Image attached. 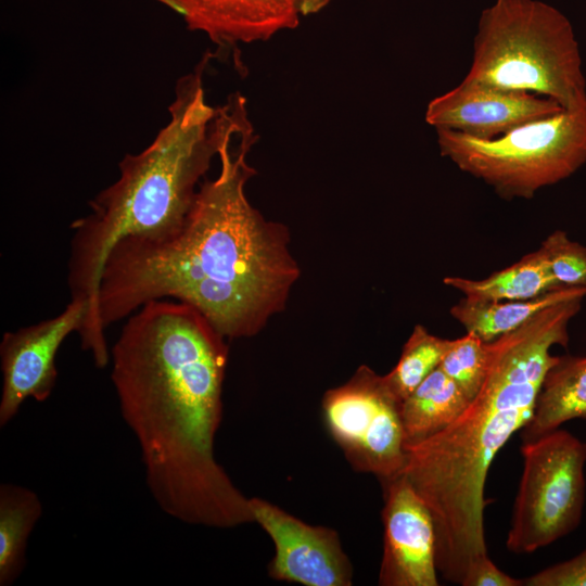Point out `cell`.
<instances>
[{
    "instance_id": "6da1fadb",
    "label": "cell",
    "mask_w": 586,
    "mask_h": 586,
    "mask_svg": "<svg viewBox=\"0 0 586 586\" xmlns=\"http://www.w3.org/2000/svg\"><path fill=\"white\" fill-rule=\"evenodd\" d=\"M216 120L220 170L200 186L182 224L158 237H126L109 253L97 302L103 331L164 298L194 307L231 340L254 336L284 309L301 269L286 227L245 194L257 141L245 99L231 94Z\"/></svg>"
},
{
    "instance_id": "7a4b0ae2",
    "label": "cell",
    "mask_w": 586,
    "mask_h": 586,
    "mask_svg": "<svg viewBox=\"0 0 586 586\" xmlns=\"http://www.w3.org/2000/svg\"><path fill=\"white\" fill-rule=\"evenodd\" d=\"M228 345L194 307L155 300L131 314L112 347L111 379L158 507L191 525L255 522L215 457Z\"/></svg>"
},
{
    "instance_id": "3957f363",
    "label": "cell",
    "mask_w": 586,
    "mask_h": 586,
    "mask_svg": "<svg viewBox=\"0 0 586 586\" xmlns=\"http://www.w3.org/2000/svg\"><path fill=\"white\" fill-rule=\"evenodd\" d=\"M586 294L543 309L518 329L487 342L484 383L444 430L407 446L403 475L429 508L437 572L461 584L470 563L487 555L484 488L491 463L530 421L546 372L558 362L550 349L566 346L568 326Z\"/></svg>"
},
{
    "instance_id": "277c9868",
    "label": "cell",
    "mask_w": 586,
    "mask_h": 586,
    "mask_svg": "<svg viewBox=\"0 0 586 586\" xmlns=\"http://www.w3.org/2000/svg\"><path fill=\"white\" fill-rule=\"evenodd\" d=\"M208 58L176 84L169 120L154 140L119 162L118 179L89 203L71 224L67 264L71 300L89 304L79 333L93 358L109 354L97 317L101 273L113 246L126 237H158L178 228L195 200L196 186L218 150L216 107L205 98L203 73Z\"/></svg>"
},
{
    "instance_id": "5b68a950",
    "label": "cell",
    "mask_w": 586,
    "mask_h": 586,
    "mask_svg": "<svg viewBox=\"0 0 586 586\" xmlns=\"http://www.w3.org/2000/svg\"><path fill=\"white\" fill-rule=\"evenodd\" d=\"M467 82L586 107V79L572 24L537 0H496L480 17Z\"/></svg>"
},
{
    "instance_id": "8992f818",
    "label": "cell",
    "mask_w": 586,
    "mask_h": 586,
    "mask_svg": "<svg viewBox=\"0 0 586 586\" xmlns=\"http://www.w3.org/2000/svg\"><path fill=\"white\" fill-rule=\"evenodd\" d=\"M442 156L483 180L502 199H532L586 163V107L562 110L483 140L436 129Z\"/></svg>"
},
{
    "instance_id": "52a82bcc",
    "label": "cell",
    "mask_w": 586,
    "mask_h": 586,
    "mask_svg": "<svg viewBox=\"0 0 586 586\" xmlns=\"http://www.w3.org/2000/svg\"><path fill=\"white\" fill-rule=\"evenodd\" d=\"M523 472L506 546L532 553L573 532L585 502L586 443L555 430L521 446Z\"/></svg>"
},
{
    "instance_id": "ba28073f",
    "label": "cell",
    "mask_w": 586,
    "mask_h": 586,
    "mask_svg": "<svg viewBox=\"0 0 586 586\" xmlns=\"http://www.w3.org/2000/svg\"><path fill=\"white\" fill-rule=\"evenodd\" d=\"M400 404L366 365L322 398L326 428L351 467L381 483L400 475L406 463Z\"/></svg>"
},
{
    "instance_id": "9c48e42d",
    "label": "cell",
    "mask_w": 586,
    "mask_h": 586,
    "mask_svg": "<svg viewBox=\"0 0 586 586\" xmlns=\"http://www.w3.org/2000/svg\"><path fill=\"white\" fill-rule=\"evenodd\" d=\"M88 315L87 302L71 300L58 316L3 334L0 426L16 416L28 397L37 402L50 397L58 378V351L72 332H81Z\"/></svg>"
},
{
    "instance_id": "30bf717a",
    "label": "cell",
    "mask_w": 586,
    "mask_h": 586,
    "mask_svg": "<svg viewBox=\"0 0 586 586\" xmlns=\"http://www.w3.org/2000/svg\"><path fill=\"white\" fill-rule=\"evenodd\" d=\"M250 507L255 522L275 546L268 565L273 579L305 586L353 584V565L336 531L307 524L259 497H251Z\"/></svg>"
},
{
    "instance_id": "8fae6325",
    "label": "cell",
    "mask_w": 586,
    "mask_h": 586,
    "mask_svg": "<svg viewBox=\"0 0 586 586\" xmlns=\"http://www.w3.org/2000/svg\"><path fill=\"white\" fill-rule=\"evenodd\" d=\"M384 544L379 585L437 586L431 512L403 475L382 483Z\"/></svg>"
},
{
    "instance_id": "7c38bea8",
    "label": "cell",
    "mask_w": 586,
    "mask_h": 586,
    "mask_svg": "<svg viewBox=\"0 0 586 586\" xmlns=\"http://www.w3.org/2000/svg\"><path fill=\"white\" fill-rule=\"evenodd\" d=\"M562 110L557 101L547 97L462 80L433 98L424 118L435 129L492 140Z\"/></svg>"
},
{
    "instance_id": "4fadbf2b",
    "label": "cell",
    "mask_w": 586,
    "mask_h": 586,
    "mask_svg": "<svg viewBox=\"0 0 586 586\" xmlns=\"http://www.w3.org/2000/svg\"><path fill=\"white\" fill-rule=\"evenodd\" d=\"M189 29L228 48L268 40L298 25L295 0H168Z\"/></svg>"
},
{
    "instance_id": "5bb4252c",
    "label": "cell",
    "mask_w": 586,
    "mask_h": 586,
    "mask_svg": "<svg viewBox=\"0 0 586 586\" xmlns=\"http://www.w3.org/2000/svg\"><path fill=\"white\" fill-rule=\"evenodd\" d=\"M577 418H586V357L560 356L543 379L522 441L536 440Z\"/></svg>"
},
{
    "instance_id": "9a60e30c",
    "label": "cell",
    "mask_w": 586,
    "mask_h": 586,
    "mask_svg": "<svg viewBox=\"0 0 586 586\" xmlns=\"http://www.w3.org/2000/svg\"><path fill=\"white\" fill-rule=\"evenodd\" d=\"M470 400L438 367L400 404L405 448L444 430Z\"/></svg>"
},
{
    "instance_id": "2e32d148",
    "label": "cell",
    "mask_w": 586,
    "mask_h": 586,
    "mask_svg": "<svg viewBox=\"0 0 586 586\" xmlns=\"http://www.w3.org/2000/svg\"><path fill=\"white\" fill-rule=\"evenodd\" d=\"M578 294H586V286H562L527 300L484 301L463 296L449 313L468 333L492 342L518 329L550 305Z\"/></svg>"
},
{
    "instance_id": "e0dca14e",
    "label": "cell",
    "mask_w": 586,
    "mask_h": 586,
    "mask_svg": "<svg viewBox=\"0 0 586 586\" xmlns=\"http://www.w3.org/2000/svg\"><path fill=\"white\" fill-rule=\"evenodd\" d=\"M443 282L466 297L484 301L527 300L562 288L539 249L485 279L448 276Z\"/></svg>"
},
{
    "instance_id": "ac0fdd59",
    "label": "cell",
    "mask_w": 586,
    "mask_h": 586,
    "mask_svg": "<svg viewBox=\"0 0 586 586\" xmlns=\"http://www.w3.org/2000/svg\"><path fill=\"white\" fill-rule=\"evenodd\" d=\"M42 505L31 489L0 486V586L12 585L24 570L28 537L41 517Z\"/></svg>"
},
{
    "instance_id": "d6986e66",
    "label": "cell",
    "mask_w": 586,
    "mask_h": 586,
    "mask_svg": "<svg viewBox=\"0 0 586 586\" xmlns=\"http://www.w3.org/2000/svg\"><path fill=\"white\" fill-rule=\"evenodd\" d=\"M450 343L451 340L433 335L421 324L415 326L398 362L383 375L387 387L400 403L438 367Z\"/></svg>"
},
{
    "instance_id": "ffe728a7",
    "label": "cell",
    "mask_w": 586,
    "mask_h": 586,
    "mask_svg": "<svg viewBox=\"0 0 586 586\" xmlns=\"http://www.w3.org/2000/svg\"><path fill=\"white\" fill-rule=\"evenodd\" d=\"M488 362V343L467 332L451 340L438 368L472 400L484 383Z\"/></svg>"
},
{
    "instance_id": "44dd1931",
    "label": "cell",
    "mask_w": 586,
    "mask_h": 586,
    "mask_svg": "<svg viewBox=\"0 0 586 586\" xmlns=\"http://www.w3.org/2000/svg\"><path fill=\"white\" fill-rule=\"evenodd\" d=\"M550 271L560 286H586V247L556 230L540 244Z\"/></svg>"
},
{
    "instance_id": "7402d4cb",
    "label": "cell",
    "mask_w": 586,
    "mask_h": 586,
    "mask_svg": "<svg viewBox=\"0 0 586 586\" xmlns=\"http://www.w3.org/2000/svg\"><path fill=\"white\" fill-rule=\"evenodd\" d=\"M523 586H586V548L523 579Z\"/></svg>"
},
{
    "instance_id": "603a6c76",
    "label": "cell",
    "mask_w": 586,
    "mask_h": 586,
    "mask_svg": "<svg viewBox=\"0 0 586 586\" xmlns=\"http://www.w3.org/2000/svg\"><path fill=\"white\" fill-rule=\"evenodd\" d=\"M462 586H523V579L514 578L499 570L488 555L474 559L462 578Z\"/></svg>"
},
{
    "instance_id": "cb8c5ba5",
    "label": "cell",
    "mask_w": 586,
    "mask_h": 586,
    "mask_svg": "<svg viewBox=\"0 0 586 586\" xmlns=\"http://www.w3.org/2000/svg\"><path fill=\"white\" fill-rule=\"evenodd\" d=\"M331 0H295L301 16L316 14L324 9Z\"/></svg>"
},
{
    "instance_id": "d4e9b609",
    "label": "cell",
    "mask_w": 586,
    "mask_h": 586,
    "mask_svg": "<svg viewBox=\"0 0 586 586\" xmlns=\"http://www.w3.org/2000/svg\"><path fill=\"white\" fill-rule=\"evenodd\" d=\"M156 1H158L160 3H162V4L166 5V7H168L169 9H171V5H170V3H169L168 0H156Z\"/></svg>"
}]
</instances>
